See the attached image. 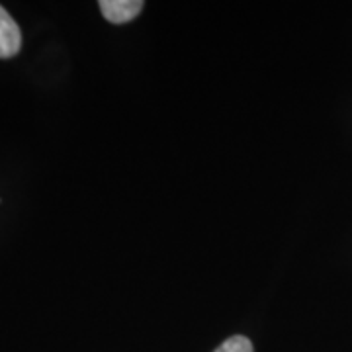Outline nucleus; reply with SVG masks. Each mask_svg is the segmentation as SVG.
Here are the masks:
<instances>
[{
	"instance_id": "3",
	"label": "nucleus",
	"mask_w": 352,
	"mask_h": 352,
	"mask_svg": "<svg viewBox=\"0 0 352 352\" xmlns=\"http://www.w3.org/2000/svg\"><path fill=\"white\" fill-rule=\"evenodd\" d=\"M214 352H254L252 342L243 335H233L226 342H221Z\"/></svg>"
},
{
	"instance_id": "2",
	"label": "nucleus",
	"mask_w": 352,
	"mask_h": 352,
	"mask_svg": "<svg viewBox=\"0 0 352 352\" xmlns=\"http://www.w3.org/2000/svg\"><path fill=\"white\" fill-rule=\"evenodd\" d=\"M22 47V32L14 18L0 6V59H10Z\"/></svg>"
},
{
	"instance_id": "1",
	"label": "nucleus",
	"mask_w": 352,
	"mask_h": 352,
	"mask_svg": "<svg viewBox=\"0 0 352 352\" xmlns=\"http://www.w3.org/2000/svg\"><path fill=\"white\" fill-rule=\"evenodd\" d=\"M102 16L112 22V24H127L133 18H138L143 10V2L141 0H100Z\"/></svg>"
}]
</instances>
